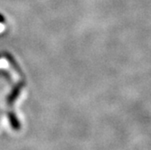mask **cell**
I'll return each instance as SVG.
<instances>
[{
	"mask_svg": "<svg viewBox=\"0 0 151 150\" xmlns=\"http://www.w3.org/2000/svg\"><path fill=\"white\" fill-rule=\"evenodd\" d=\"M24 81H20L19 83H17L15 87L13 88L11 93L8 95L7 98H6L7 104L11 105V104H13L14 102L17 100V99L18 98V96L20 95L21 90L24 88Z\"/></svg>",
	"mask_w": 151,
	"mask_h": 150,
	"instance_id": "1",
	"label": "cell"
},
{
	"mask_svg": "<svg viewBox=\"0 0 151 150\" xmlns=\"http://www.w3.org/2000/svg\"><path fill=\"white\" fill-rule=\"evenodd\" d=\"M8 118H9V121H10V125L12 127V128L14 130H19L21 128V124H20V122L17 117V115L14 113L13 111H9L8 114Z\"/></svg>",
	"mask_w": 151,
	"mask_h": 150,
	"instance_id": "2",
	"label": "cell"
},
{
	"mask_svg": "<svg viewBox=\"0 0 151 150\" xmlns=\"http://www.w3.org/2000/svg\"><path fill=\"white\" fill-rule=\"evenodd\" d=\"M4 57L9 62V63H10V65L14 68V69H15L20 75H22L23 76V72H21V69H20V67L18 66V64H17V62H16V60L13 58V56L11 55V54H9V53H5L4 54Z\"/></svg>",
	"mask_w": 151,
	"mask_h": 150,
	"instance_id": "3",
	"label": "cell"
},
{
	"mask_svg": "<svg viewBox=\"0 0 151 150\" xmlns=\"http://www.w3.org/2000/svg\"><path fill=\"white\" fill-rule=\"evenodd\" d=\"M0 75H2V76H5L9 81H11V79H10V74L7 72H6L5 70H0Z\"/></svg>",
	"mask_w": 151,
	"mask_h": 150,
	"instance_id": "4",
	"label": "cell"
},
{
	"mask_svg": "<svg viewBox=\"0 0 151 150\" xmlns=\"http://www.w3.org/2000/svg\"><path fill=\"white\" fill-rule=\"evenodd\" d=\"M0 23H5V17L2 15H0Z\"/></svg>",
	"mask_w": 151,
	"mask_h": 150,
	"instance_id": "5",
	"label": "cell"
}]
</instances>
